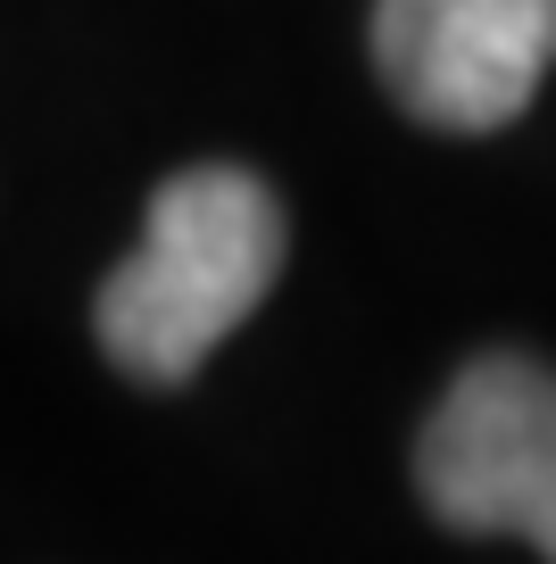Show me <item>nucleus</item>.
I'll return each mask as SVG.
<instances>
[{"label":"nucleus","mask_w":556,"mask_h":564,"mask_svg":"<svg viewBox=\"0 0 556 564\" xmlns=\"http://www.w3.org/2000/svg\"><path fill=\"white\" fill-rule=\"evenodd\" d=\"M291 225L282 199L249 166H183L150 192L141 249L100 282L92 333L108 366L141 390H174L209 366L225 333H242L249 307L275 291Z\"/></svg>","instance_id":"1"},{"label":"nucleus","mask_w":556,"mask_h":564,"mask_svg":"<svg viewBox=\"0 0 556 564\" xmlns=\"http://www.w3.org/2000/svg\"><path fill=\"white\" fill-rule=\"evenodd\" d=\"M416 490L449 531L556 556V373L515 349L473 357L416 441Z\"/></svg>","instance_id":"2"},{"label":"nucleus","mask_w":556,"mask_h":564,"mask_svg":"<svg viewBox=\"0 0 556 564\" xmlns=\"http://www.w3.org/2000/svg\"><path fill=\"white\" fill-rule=\"evenodd\" d=\"M556 67V0H374V75L432 133H499Z\"/></svg>","instance_id":"3"}]
</instances>
